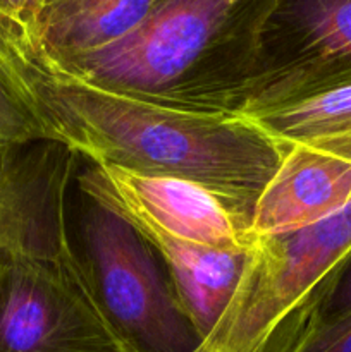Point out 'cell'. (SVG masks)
<instances>
[{"label": "cell", "mask_w": 351, "mask_h": 352, "mask_svg": "<svg viewBox=\"0 0 351 352\" xmlns=\"http://www.w3.org/2000/svg\"><path fill=\"white\" fill-rule=\"evenodd\" d=\"M21 76L55 141L89 164L196 182L251 212L288 150L244 116L174 109L86 81L34 36Z\"/></svg>", "instance_id": "obj_1"}, {"label": "cell", "mask_w": 351, "mask_h": 352, "mask_svg": "<svg viewBox=\"0 0 351 352\" xmlns=\"http://www.w3.org/2000/svg\"><path fill=\"white\" fill-rule=\"evenodd\" d=\"M272 2L167 0L123 40L65 60L50 58L114 91L174 109L241 116Z\"/></svg>", "instance_id": "obj_2"}, {"label": "cell", "mask_w": 351, "mask_h": 352, "mask_svg": "<svg viewBox=\"0 0 351 352\" xmlns=\"http://www.w3.org/2000/svg\"><path fill=\"white\" fill-rule=\"evenodd\" d=\"M350 254L351 201L313 226L255 239L198 352H291L319 320Z\"/></svg>", "instance_id": "obj_3"}, {"label": "cell", "mask_w": 351, "mask_h": 352, "mask_svg": "<svg viewBox=\"0 0 351 352\" xmlns=\"http://www.w3.org/2000/svg\"><path fill=\"white\" fill-rule=\"evenodd\" d=\"M83 198L78 254L126 352H198L202 333L153 246L123 215Z\"/></svg>", "instance_id": "obj_4"}, {"label": "cell", "mask_w": 351, "mask_h": 352, "mask_svg": "<svg viewBox=\"0 0 351 352\" xmlns=\"http://www.w3.org/2000/svg\"><path fill=\"white\" fill-rule=\"evenodd\" d=\"M0 352H126L72 239L0 253Z\"/></svg>", "instance_id": "obj_5"}, {"label": "cell", "mask_w": 351, "mask_h": 352, "mask_svg": "<svg viewBox=\"0 0 351 352\" xmlns=\"http://www.w3.org/2000/svg\"><path fill=\"white\" fill-rule=\"evenodd\" d=\"M351 82V0H274L241 116Z\"/></svg>", "instance_id": "obj_6"}, {"label": "cell", "mask_w": 351, "mask_h": 352, "mask_svg": "<svg viewBox=\"0 0 351 352\" xmlns=\"http://www.w3.org/2000/svg\"><path fill=\"white\" fill-rule=\"evenodd\" d=\"M79 192L136 227L213 250L250 251V208L196 182L89 164L76 175Z\"/></svg>", "instance_id": "obj_7"}, {"label": "cell", "mask_w": 351, "mask_h": 352, "mask_svg": "<svg viewBox=\"0 0 351 352\" xmlns=\"http://www.w3.org/2000/svg\"><path fill=\"white\" fill-rule=\"evenodd\" d=\"M78 162L54 141L0 150V253L71 239L67 198Z\"/></svg>", "instance_id": "obj_8"}, {"label": "cell", "mask_w": 351, "mask_h": 352, "mask_svg": "<svg viewBox=\"0 0 351 352\" xmlns=\"http://www.w3.org/2000/svg\"><path fill=\"white\" fill-rule=\"evenodd\" d=\"M351 201V160L292 144L257 199L251 234L275 236L313 226Z\"/></svg>", "instance_id": "obj_9"}, {"label": "cell", "mask_w": 351, "mask_h": 352, "mask_svg": "<svg viewBox=\"0 0 351 352\" xmlns=\"http://www.w3.org/2000/svg\"><path fill=\"white\" fill-rule=\"evenodd\" d=\"M136 229L160 256L182 305L205 340L236 291L248 251L213 250L155 229Z\"/></svg>", "instance_id": "obj_10"}, {"label": "cell", "mask_w": 351, "mask_h": 352, "mask_svg": "<svg viewBox=\"0 0 351 352\" xmlns=\"http://www.w3.org/2000/svg\"><path fill=\"white\" fill-rule=\"evenodd\" d=\"M167 0H67L43 12L40 47L54 60L100 50L141 26Z\"/></svg>", "instance_id": "obj_11"}, {"label": "cell", "mask_w": 351, "mask_h": 352, "mask_svg": "<svg viewBox=\"0 0 351 352\" xmlns=\"http://www.w3.org/2000/svg\"><path fill=\"white\" fill-rule=\"evenodd\" d=\"M244 117L282 146L301 144L351 160V82Z\"/></svg>", "instance_id": "obj_12"}, {"label": "cell", "mask_w": 351, "mask_h": 352, "mask_svg": "<svg viewBox=\"0 0 351 352\" xmlns=\"http://www.w3.org/2000/svg\"><path fill=\"white\" fill-rule=\"evenodd\" d=\"M30 33L0 12V150L55 141L31 100L21 76V58Z\"/></svg>", "instance_id": "obj_13"}, {"label": "cell", "mask_w": 351, "mask_h": 352, "mask_svg": "<svg viewBox=\"0 0 351 352\" xmlns=\"http://www.w3.org/2000/svg\"><path fill=\"white\" fill-rule=\"evenodd\" d=\"M291 352H351V313L315 323Z\"/></svg>", "instance_id": "obj_14"}, {"label": "cell", "mask_w": 351, "mask_h": 352, "mask_svg": "<svg viewBox=\"0 0 351 352\" xmlns=\"http://www.w3.org/2000/svg\"><path fill=\"white\" fill-rule=\"evenodd\" d=\"M348 313H351V254L344 261L341 270L337 272L317 323L339 318V316L348 315Z\"/></svg>", "instance_id": "obj_15"}, {"label": "cell", "mask_w": 351, "mask_h": 352, "mask_svg": "<svg viewBox=\"0 0 351 352\" xmlns=\"http://www.w3.org/2000/svg\"><path fill=\"white\" fill-rule=\"evenodd\" d=\"M45 0H0V12L36 36Z\"/></svg>", "instance_id": "obj_16"}, {"label": "cell", "mask_w": 351, "mask_h": 352, "mask_svg": "<svg viewBox=\"0 0 351 352\" xmlns=\"http://www.w3.org/2000/svg\"><path fill=\"white\" fill-rule=\"evenodd\" d=\"M62 2H67V0H45V6H43V12L47 9H50V7L57 6V3H62ZM43 12H41V16H43Z\"/></svg>", "instance_id": "obj_17"}]
</instances>
